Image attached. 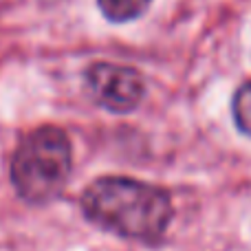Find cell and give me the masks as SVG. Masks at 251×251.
Listing matches in <instances>:
<instances>
[{"instance_id":"obj_1","label":"cell","mask_w":251,"mask_h":251,"mask_svg":"<svg viewBox=\"0 0 251 251\" xmlns=\"http://www.w3.org/2000/svg\"><path fill=\"white\" fill-rule=\"evenodd\" d=\"M82 212L97 227L122 238L156 243L172 221L165 190L126 176H101L82 194Z\"/></svg>"},{"instance_id":"obj_4","label":"cell","mask_w":251,"mask_h":251,"mask_svg":"<svg viewBox=\"0 0 251 251\" xmlns=\"http://www.w3.org/2000/svg\"><path fill=\"white\" fill-rule=\"evenodd\" d=\"M152 0H97L101 13L110 22H130L146 13Z\"/></svg>"},{"instance_id":"obj_3","label":"cell","mask_w":251,"mask_h":251,"mask_svg":"<svg viewBox=\"0 0 251 251\" xmlns=\"http://www.w3.org/2000/svg\"><path fill=\"white\" fill-rule=\"evenodd\" d=\"M86 84L93 100L117 115L134 110L146 95V82L139 71L108 62L93 64L86 71Z\"/></svg>"},{"instance_id":"obj_5","label":"cell","mask_w":251,"mask_h":251,"mask_svg":"<svg viewBox=\"0 0 251 251\" xmlns=\"http://www.w3.org/2000/svg\"><path fill=\"white\" fill-rule=\"evenodd\" d=\"M231 113H234L236 128L251 137V82L243 84L236 91L234 101H231Z\"/></svg>"},{"instance_id":"obj_2","label":"cell","mask_w":251,"mask_h":251,"mask_svg":"<svg viewBox=\"0 0 251 251\" xmlns=\"http://www.w3.org/2000/svg\"><path fill=\"white\" fill-rule=\"evenodd\" d=\"M73 168V148L66 132L55 126L29 132L11 159V183L29 205H47L60 196Z\"/></svg>"}]
</instances>
